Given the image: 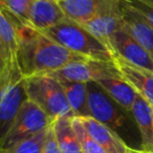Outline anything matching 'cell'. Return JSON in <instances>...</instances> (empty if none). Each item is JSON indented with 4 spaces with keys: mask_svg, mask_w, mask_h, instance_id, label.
I'll list each match as a JSON object with an SVG mask.
<instances>
[{
    "mask_svg": "<svg viewBox=\"0 0 153 153\" xmlns=\"http://www.w3.org/2000/svg\"><path fill=\"white\" fill-rule=\"evenodd\" d=\"M137 1H140V2H142V3H145V4H147V5L153 7V0H137Z\"/></svg>",
    "mask_w": 153,
    "mask_h": 153,
    "instance_id": "27",
    "label": "cell"
},
{
    "mask_svg": "<svg viewBox=\"0 0 153 153\" xmlns=\"http://www.w3.org/2000/svg\"><path fill=\"white\" fill-rule=\"evenodd\" d=\"M57 80H59V79H57ZM59 82L62 83V89H64L66 97L68 99V102L75 117H91L87 83L68 80H59Z\"/></svg>",
    "mask_w": 153,
    "mask_h": 153,
    "instance_id": "17",
    "label": "cell"
},
{
    "mask_svg": "<svg viewBox=\"0 0 153 153\" xmlns=\"http://www.w3.org/2000/svg\"><path fill=\"white\" fill-rule=\"evenodd\" d=\"M42 153H62L59 147V144H57L56 137H55L54 131H53L52 125L49 127L48 131H47Z\"/></svg>",
    "mask_w": 153,
    "mask_h": 153,
    "instance_id": "23",
    "label": "cell"
},
{
    "mask_svg": "<svg viewBox=\"0 0 153 153\" xmlns=\"http://www.w3.org/2000/svg\"><path fill=\"white\" fill-rule=\"evenodd\" d=\"M72 124L83 153H106L90 135V133L87 131L85 127L83 126L82 122L78 117L72 118Z\"/></svg>",
    "mask_w": 153,
    "mask_h": 153,
    "instance_id": "21",
    "label": "cell"
},
{
    "mask_svg": "<svg viewBox=\"0 0 153 153\" xmlns=\"http://www.w3.org/2000/svg\"><path fill=\"white\" fill-rule=\"evenodd\" d=\"M90 135L106 153H128L129 146L118 133L92 117L79 118Z\"/></svg>",
    "mask_w": 153,
    "mask_h": 153,
    "instance_id": "13",
    "label": "cell"
},
{
    "mask_svg": "<svg viewBox=\"0 0 153 153\" xmlns=\"http://www.w3.org/2000/svg\"><path fill=\"white\" fill-rule=\"evenodd\" d=\"M6 66H7V62H6L5 59H3L1 51H0V77H1V75L3 74V72H4V70H5Z\"/></svg>",
    "mask_w": 153,
    "mask_h": 153,
    "instance_id": "25",
    "label": "cell"
},
{
    "mask_svg": "<svg viewBox=\"0 0 153 153\" xmlns=\"http://www.w3.org/2000/svg\"><path fill=\"white\" fill-rule=\"evenodd\" d=\"M17 59L25 78L51 74L72 62L88 59L68 50L42 31L22 25L17 26Z\"/></svg>",
    "mask_w": 153,
    "mask_h": 153,
    "instance_id": "1",
    "label": "cell"
},
{
    "mask_svg": "<svg viewBox=\"0 0 153 153\" xmlns=\"http://www.w3.org/2000/svg\"><path fill=\"white\" fill-rule=\"evenodd\" d=\"M28 100L39 106L51 120L74 118L62 83L50 75H36L25 80Z\"/></svg>",
    "mask_w": 153,
    "mask_h": 153,
    "instance_id": "4",
    "label": "cell"
},
{
    "mask_svg": "<svg viewBox=\"0 0 153 153\" xmlns=\"http://www.w3.org/2000/svg\"><path fill=\"white\" fill-rule=\"evenodd\" d=\"M125 1L130 6H132L134 10L141 13L143 16H145L153 26V7L145 3H142L140 1H137V0H125Z\"/></svg>",
    "mask_w": 153,
    "mask_h": 153,
    "instance_id": "24",
    "label": "cell"
},
{
    "mask_svg": "<svg viewBox=\"0 0 153 153\" xmlns=\"http://www.w3.org/2000/svg\"><path fill=\"white\" fill-rule=\"evenodd\" d=\"M47 131H48V129L33 137L32 139H29L23 143L19 144L12 149H0V153H42Z\"/></svg>",
    "mask_w": 153,
    "mask_h": 153,
    "instance_id": "22",
    "label": "cell"
},
{
    "mask_svg": "<svg viewBox=\"0 0 153 153\" xmlns=\"http://www.w3.org/2000/svg\"><path fill=\"white\" fill-rule=\"evenodd\" d=\"M106 45L115 56L120 57L137 68L153 72L152 56L140 43L122 28L109 36Z\"/></svg>",
    "mask_w": 153,
    "mask_h": 153,
    "instance_id": "8",
    "label": "cell"
},
{
    "mask_svg": "<svg viewBox=\"0 0 153 153\" xmlns=\"http://www.w3.org/2000/svg\"><path fill=\"white\" fill-rule=\"evenodd\" d=\"M122 14V29L142 45L153 59V26L145 16L120 0Z\"/></svg>",
    "mask_w": 153,
    "mask_h": 153,
    "instance_id": "10",
    "label": "cell"
},
{
    "mask_svg": "<svg viewBox=\"0 0 153 153\" xmlns=\"http://www.w3.org/2000/svg\"><path fill=\"white\" fill-rule=\"evenodd\" d=\"M59 80L75 82H98L106 78H123L119 68L114 62L85 59L68 65L61 70L48 74Z\"/></svg>",
    "mask_w": 153,
    "mask_h": 153,
    "instance_id": "7",
    "label": "cell"
},
{
    "mask_svg": "<svg viewBox=\"0 0 153 153\" xmlns=\"http://www.w3.org/2000/svg\"><path fill=\"white\" fill-rule=\"evenodd\" d=\"M44 33L68 50L87 59L102 62L115 61V55L107 45L85 26L67 18Z\"/></svg>",
    "mask_w": 153,
    "mask_h": 153,
    "instance_id": "2",
    "label": "cell"
},
{
    "mask_svg": "<svg viewBox=\"0 0 153 153\" xmlns=\"http://www.w3.org/2000/svg\"><path fill=\"white\" fill-rule=\"evenodd\" d=\"M128 153H152V152H148L145 151V150H142V149H133V148H129V151Z\"/></svg>",
    "mask_w": 153,
    "mask_h": 153,
    "instance_id": "26",
    "label": "cell"
},
{
    "mask_svg": "<svg viewBox=\"0 0 153 153\" xmlns=\"http://www.w3.org/2000/svg\"><path fill=\"white\" fill-rule=\"evenodd\" d=\"M30 1L31 0H0V7L14 19L17 26H29L28 8Z\"/></svg>",
    "mask_w": 153,
    "mask_h": 153,
    "instance_id": "20",
    "label": "cell"
},
{
    "mask_svg": "<svg viewBox=\"0 0 153 153\" xmlns=\"http://www.w3.org/2000/svg\"><path fill=\"white\" fill-rule=\"evenodd\" d=\"M97 83L125 111L131 114L137 93L124 78H106Z\"/></svg>",
    "mask_w": 153,
    "mask_h": 153,
    "instance_id": "15",
    "label": "cell"
},
{
    "mask_svg": "<svg viewBox=\"0 0 153 153\" xmlns=\"http://www.w3.org/2000/svg\"><path fill=\"white\" fill-rule=\"evenodd\" d=\"M131 117L141 134V149L153 153V107L139 94L131 109Z\"/></svg>",
    "mask_w": 153,
    "mask_h": 153,
    "instance_id": "14",
    "label": "cell"
},
{
    "mask_svg": "<svg viewBox=\"0 0 153 153\" xmlns=\"http://www.w3.org/2000/svg\"><path fill=\"white\" fill-rule=\"evenodd\" d=\"M67 19L85 25L94 18L101 0H56Z\"/></svg>",
    "mask_w": 153,
    "mask_h": 153,
    "instance_id": "18",
    "label": "cell"
},
{
    "mask_svg": "<svg viewBox=\"0 0 153 153\" xmlns=\"http://www.w3.org/2000/svg\"><path fill=\"white\" fill-rule=\"evenodd\" d=\"M87 85L91 117L120 135L121 130L128 121L127 114L129 113L116 103L97 82H89Z\"/></svg>",
    "mask_w": 153,
    "mask_h": 153,
    "instance_id": "6",
    "label": "cell"
},
{
    "mask_svg": "<svg viewBox=\"0 0 153 153\" xmlns=\"http://www.w3.org/2000/svg\"><path fill=\"white\" fill-rule=\"evenodd\" d=\"M66 19L56 0H31L28 8V24L39 31H46Z\"/></svg>",
    "mask_w": 153,
    "mask_h": 153,
    "instance_id": "11",
    "label": "cell"
},
{
    "mask_svg": "<svg viewBox=\"0 0 153 153\" xmlns=\"http://www.w3.org/2000/svg\"><path fill=\"white\" fill-rule=\"evenodd\" d=\"M23 75L15 59L10 62L0 77V143L10 131L20 109L28 100Z\"/></svg>",
    "mask_w": 153,
    "mask_h": 153,
    "instance_id": "3",
    "label": "cell"
},
{
    "mask_svg": "<svg viewBox=\"0 0 153 153\" xmlns=\"http://www.w3.org/2000/svg\"><path fill=\"white\" fill-rule=\"evenodd\" d=\"M82 26L106 45L109 36L122 28L120 0H101L94 18Z\"/></svg>",
    "mask_w": 153,
    "mask_h": 153,
    "instance_id": "9",
    "label": "cell"
},
{
    "mask_svg": "<svg viewBox=\"0 0 153 153\" xmlns=\"http://www.w3.org/2000/svg\"><path fill=\"white\" fill-rule=\"evenodd\" d=\"M18 45V30L16 22L0 7V51L7 64L17 59Z\"/></svg>",
    "mask_w": 153,
    "mask_h": 153,
    "instance_id": "16",
    "label": "cell"
},
{
    "mask_svg": "<svg viewBox=\"0 0 153 153\" xmlns=\"http://www.w3.org/2000/svg\"><path fill=\"white\" fill-rule=\"evenodd\" d=\"M115 62L122 77L137 91V94L153 107V72L137 68L122 59L115 56Z\"/></svg>",
    "mask_w": 153,
    "mask_h": 153,
    "instance_id": "12",
    "label": "cell"
},
{
    "mask_svg": "<svg viewBox=\"0 0 153 153\" xmlns=\"http://www.w3.org/2000/svg\"><path fill=\"white\" fill-rule=\"evenodd\" d=\"M53 122L40 107L30 100H27L19 111L10 131L0 143V149H12L19 144L32 139L47 130Z\"/></svg>",
    "mask_w": 153,
    "mask_h": 153,
    "instance_id": "5",
    "label": "cell"
},
{
    "mask_svg": "<svg viewBox=\"0 0 153 153\" xmlns=\"http://www.w3.org/2000/svg\"><path fill=\"white\" fill-rule=\"evenodd\" d=\"M62 153H83L72 124V118H59L52 124Z\"/></svg>",
    "mask_w": 153,
    "mask_h": 153,
    "instance_id": "19",
    "label": "cell"
}]
</instances>
